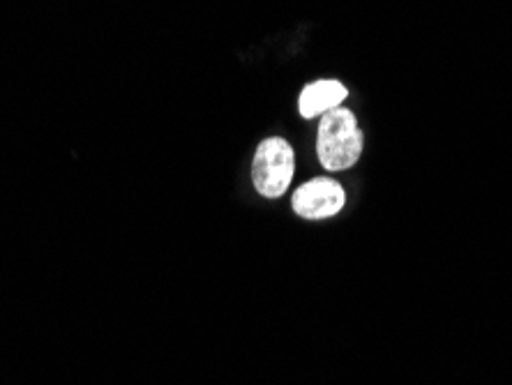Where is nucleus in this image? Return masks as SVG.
I'll return each instance as SVG.
<instances>
[{
    "mask_svg": "<svg viewBox=\"0 0 512 385\" xmlns=\"http://www.w3.org/2000/svg\"><path fill=\"white\" fill-rule=\"evenodd\" d=\"M296 173V155L289 141L280 137L263 139L252 160V183L266 199H277L289 190Z\"/></svg>",
    "mask_w": 512,
    "mask_h": 385,
    "instance_id": "nucleus-2",
    "label": "nucleus"
},
{
    "mask_svg": "<svg viewBox=\"0 0 512 385\" xmlns=\"http://www.w3.org/2000/svg\"><path fill=\"white\" fill-rule=\"evenodd\" d=\"M365 137L353 111L337 107L328 111L316 134V155L326 171H346L360 160Z\"/></svg>",
    "mask_w": 512,
    "mask_h": 385,
    "instance_id": "nucleus-1",
    "label": "nucleus"
},
{
    "mask_svg": "<svg viewBox=\"0 0 512 385\" xmlns=\"http://www.w3.org/2000/svg\"><path fill=\"white\" fill-rule=\"evenodd\" d=\"M346 97H349V90H346L344 83L337 79H321L307 83L303 93H300L298 111L303 118L326 116L328 111L340 107Z\"/></svg>",
    "mask_w": 512,
    "mask_h": 385,
    "instance_id": "nucleus-4",
    "label": "nucleus"
},
{
    "mask_svg": "<svg viewBox=\"0 0 512 385\" xmlns=\"http://www.w3.org/2000/svg\"><path fill=\"white\" fill-rule=\"evenodd\" d=\"M346 203L344 187L333 178H314L293 192V213L305 220H326L340 213Z\"/></svg>",
    "mask_w": 512,
    "mask_h": 385,
    "instance_id": "nucleus-3",
    "label": "nucleus"
}]
</instances>
